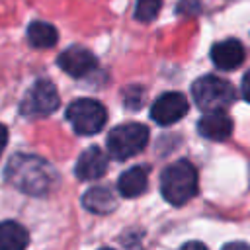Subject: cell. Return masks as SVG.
<instances>
[{
  "label": "cell",
  "mask_w": 250,
  "mask_h": 250,
  "mask_svg": "<svg viewBox=\"0 0 250 250\" xmlns=\"http://www.w3.org/2000/svg\"><path fill=\"white\" fill-rule=\"evenodd\" d=\"M223 250H250V246L246 242H229Z\"/></svg>",
  "instance_id": "ffe728a7"
},
{
  "label": "cell",
  "mask_w": 250,
  "mask_h": 250,
  "mask_svg": "<svg viewBox=\"0 0 250 250\" xmlns=\"http://www.w3.org/2000/svg\"><path fill=\"white\" fill-rule=\"evenodd\" d=\"M82 205L90 213L96 215H107L117 207V197L109 188L104 186H94L82 195Z\"/></svg>",
  "instance_id": "4fadbf2b"
},
{
  "label": "cell",
  "mask_w": 250,
  "mask_h": 250,
  "mask_svg": "<svg viewBox=\"0 0 250 250\" xmlns=\"http://www.w3.org/2000/svg\"><path fill=\"white\" fill-rule=\"evenodd\" d=\"M57 64L70 76L74 78H80V76H86L90 74L96 66H98V59L96 55L86 49V47H80V45H72L68 49H64L59 59H57Z\"/></svg>",
  "instance_id": "ba28073f"
},
{
  "label": "cell",
  "mask_w": 250,
  "mask_h": 250,
  "mask_svg": "<svg viewBox=\"0 0 250 250\" xmlns=\"http://www.w3.org/2000/svg\"><path fill=\"white\" fill-rule=\"evenodd\" d=\"M197 131L201 137L211 139V141H225L230 137L232 133V119L225 113V111H211L205 113L199 123H197Z\"/></svg>",
  "instance_id": "8fae6325"
},
{
  "label": "cell",
  "mask_w": 250,
  "mask_h": 250,
  "mask_svg": "<svg viewBox=\"0 0 250 250\" xmlns=\"http://www.w3.org/2000/svg\"><path fill=\"white\" fill-rule=\"evenodd\" d=\"M61 105L59 92L53 82L37 80L23 96L20 104V113L25 117H45L57 111Z\"/></svg>",
  "instance_id": "8992f818"
},
{
  "label": "cell",
  "mask_w": 250,
  "mask_h": 250,
  "mask_svg": "<svg viewBox=\"0 0 250 250\" xmlns=\"http://www.w3.org/2000/svg\"><path fill=\"white\" fill-rule=\"evenodd\" d=\"M191 96L195 100V105L205 113L223 111L227 105L234 102L232 86L227 80L213 76V74L197 78L191 86Z\"/></svg>",
  "instance_id": "3957f363"
},
{
  "label": "cell",
  "mask_w": 250,
  "mask_h": 250,
  "mask_svg": "<svg viewBox=\"0 0 250 250\" xmlns=\"http://www.w3.org/2000/svg\"><path fill=\"white\" fill-rule=\"evenodd\" d=\"M211 61L223 70H232L244 61V47L236 39H225L211 47Z\"/></svg>",
  "instance_id": "30bf717a"
},
{
  "label": "cell",
  "mask_w": 250,
  "mask_h": 250,
  "mask_svg": "<svg viewBox=\"0 0 250 250\" xmlns=\"http://www.w3.org/2000/svg\"><path fill=\"white\" fill-rule=\"evenodd\" d=\"M27 41L35 49H49L59 41V31L47 21H33L27 27Z\"/></svg>",
  "instance_id": "9a60e30c"
},
{
  "label": "cell",
  "mask_w": 250,
  "mask_h": 250,
  "mask_svg": "<svg viewBox=\"0 0 250 250\" xmlns=\"http://www.w3.org/2000/svg\"><path fill=\"white\" fill-rule=\"evenodd\" d=\"M148 186V168L145 166H133L125 170L117 180V191L123 197H137L145 193Z\"/></svg>",
  "instance_id": "7c38bea8"
},
{
  "label": "cell",
  "mask_w": 250,
  "mask_h": 250,
  "mask_svg": "<svg viewBox=\"0 0 250 250\" xmlns=\"http://www.w3.org/2000/svg\"><path fill=\"white\" fill-rule=\"evenodd\" d=\"M4 176L16 189L33 197L47 195L59 182V174L51 166V162L27 152L14 154L6 164Z\"/></svg>",
  "instance_id": "6da1fadb"
},
{
  "label": "cell",
  "mask_w": 250,
  "mask_h": 250,
  "mask_svg": "<svg viewBox=\"0 0 250 250\" xmlns=\"http://www.w3.org/2000/svg\"><path fill=\"white\" fill-rule=\"evenodd\" d=\"M189 109V104L184 94L180 92H166L158 96L150 107V117L158 125H172L180 121Z\"/></svg>",
  "instance_id": "52a82bcc"
},
{
  "label": "cell",
  "mask_w": 250,
  "mask_h": 250,
  "mask_svg": "<svg viewBox=\"0 0 250 250\" xmlns=\"http://www.w3.org/2000/svg\"><path fill=\"white\" fill-rule=\"evenodd\" d=\"M66 119L78 135H96L105 127L107 111L105 107L92 98L74 100L66 107Z\"/></svg>",
  "instance_id": "5b68a950"
},
{
  "label": "cell",
  "mask_w": 250,
  "mask_h": 250,
  "mask_svg": "<svg viewBox=\"0 0 250 250\" xmlns=\"http://www.w3.org/2000/svg\"><path fill=\"white\" fill-rule=\"evenodd\" d=\"M6 145H8V127L4 123H0V154L4 152Z\"/></svg>",
  "instance_id": "ac0fdd59"
},
{
  "label": "cell",
  "mask_w": 250,
  "mask_h": 250,
  "mask_svg": "<svg viewBox=\"0 0 250 250\" xmlns=\"http://www.w3.org/2000/svg\"><path fill=\"white\" fill-rule=\"evenodd\" d=\"M242 98L250 104V70L244 74V78H242Z\"/></svg>",
  "instance_id": "e0dca14e"
},
{
  "label": "cell",
  "mask_w": 250,
  "mask_h": 250,
  "mask_svg": "<svg viewBox=\"0 0 250 250\" xmlns=\"http://www.w3.org/2000/svg\"><path fill=\"white\" fill-rule=\"evenodd\" d=\"M162 8V0H137L135 2V20L148 23L152 21Z\"/></svg>",
  "instance_id": "2e32d148"
},
{
  "label": "cell",
  "mask_w": 250,
  "mask_h": 250,
  "mask_svg": "<svg viewBox=\"0 0 250 250\" xmlns=\"http://www.w3.org/2000/svg\"><path fill=\"white\" fill-rule=\"evenodd\" d=\"M180 250H207V246L201 244V242H197V240H191V242H186Z\"/></svg>",
  "instance_id": "d6986e66"
},
{
  "label": "cell",
  "mask_w": 250,
  "mask_h": 250,
  "mask_svg": "<svg viewBox=\"0 0 250 250\" xmlns=\"http://www.w3.org/2000/svg\"><path fill=\"white\" fill-rule=\"evenodd\" d=\"M100 250H113V248H100Z\"/></svg>",
  "instance_id": "44dd1931"
},
{
  "label": "cell",
  "mask_w": 250,
  "mask_h": 250,
  "mask_svg": "<svg viewBox=\"0 0 250 250\" xmlns=\"http://www.w3.org/2000/svg\"><path fill=\"white\" fill-rule=\"evenodd\" d=\"M107 172V154L100 148V146H90L86 148L78 160H76V166H74V174L78 180H98L102 178L104 174Z\"/></svg>",
  "instance_id": "9c48e42d"
},
{
  "label": "cell",
  "mask_w": 250,
  "mask_h": 250,
  "mask_svg": "<svg viewBox=\"0 0 250 250\" xmlns=\"http://www.w3.org/2000/svg\"><path fill=\"white\" fill-rule=\"evenodd\" d=\"M148 143V129L143 123H123L109 131L105 145L107 152L115 160H127L139 154Z\"/></svg>",
  "instance_id": "277c9868"
},
{
  "label": "cell",
  "mask_w": 250,
  "mask_h": 250,
  "mask_svg": "<svg viewBox=\"0 0 250 250\" xmlns=\"http://www.w3.org/2000/svg\"><path fill=\"white\" fill-rule=\"evenodd\" d=\"M160 193L172 205H184L197 193V170L188 160H176L160 174Z\"/></svg>",
  "instance_id": "7a4b0ae2"
},
{
  "label": "cell",
  "mask_w": 250,
  "mask_h": 250,
  "mask_svg": "<svg viewBox=\"0 0 250 250\" xmlns=\"http://www.w3.org/2000/svg\"><path fill=\"white\" fill-rule=\"evenodd\" d=\"M29 244L27 230L16 221L0 223V250H25Z\"/></svg>",
  "instance_id": "5bb4252c"
}]
</instances>
